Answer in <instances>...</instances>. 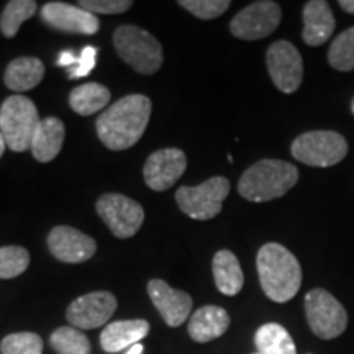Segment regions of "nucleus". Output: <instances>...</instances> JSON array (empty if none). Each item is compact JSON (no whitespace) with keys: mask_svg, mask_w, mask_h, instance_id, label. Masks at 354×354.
<instances>
[{"mask_svg":"<svg viewBox=\"0 0 354 354\" xmlns=\"http://www.w3.org/2000/svg\"><path fill=\"white\" fill-rule=\"evenodd\" d=\"M95 209L117 238H131L145 221L143 207L122 194H104L97 201Z\"/></svg>","mask_w":354,"mask_h":354,"instance_id":"1a4fd4ad","label":"nucleus"},{"mask_svg":"<svg viewBox=\"0 0 354 354\" xmlns=\"http://www.w3.org/2000/svg\"><path fill=\"white\" fill-rule=\"evenodd\" d=\"M339 7H342L344 12L354 15V0H339Z\"/></svg>","mask_w":354,"mask_h":354,"instance_id":"72a5a7b5","label":"nucleus"},{"mask_svg":"<svg viewBox=\"0 0 354 354\" xmlns=\"http://www.w3.org/2000/svg\"><path fill=\"white\" fill-rule=\"evenodd\" d=\"M305 315L310 330L322 339H335L348 326V313L328 290L313 289L305 295Z\"/></svg>","mask_w":354,"mask_h":354,"instance_id":"6e6552de","label":"nucleus"},{"mask_svg":"<svg viewBox=\"0 0 354 354\" xmlns=\"http://www.w3.org/2000/svg\"><path fill=\"white\" fill-rule=\"evenodd\" d=\"M143 344L141 343H138V344H135V346H131L130 349H128L127 351V354H143Z\"/></svg>","mask_w":354,"mask_h":354,"instance_id":"f704fd0d","label":"nucleus"},{"mask_svg":"<svg viewBox=\"0 0 354 354\" xmlns=\"http://www.w3.org/2000/svg\"><path fill=\"white\" fill-rule=\"evenodd\" d=\"M230 194L227 177L215 176L201 185H183L176 192V202L185 215L194 220H212L221 212Z\"/></svg>","mask_w":354,"mask_h":354,"instance_id":"0eeeda50","label":"nucleus"},{"mask_svg":"<svg viewBox=\"0 0 354 354\" xmlns=\"http://www.w3.org/2000/svg\"><path fill=\"white\" fill-rule=\"evenodd\" d=\"M187 169V158L179 148H165L154 151L143 167L145 183L149 189L162 192L172 187Z\"/></svg>","mask_w":354,"mask_h":354,"instance_id":"ddd939ff","label":"nucleus"},{"mask_svg":"<svg viewBox=\"0 0 354 354\" xmlns=\"http://www.w3.org/2000/svg\"><path fill=\"white\" fill-rule=\"evenodd\" d=\"M39 122L38 110L28 97L10 95L0 107V133L15 153L32 149Z\"/></svg>","mask_w":354,"mask_h":354,"instance_id":"39448f33","label":"nucleus"},{"mask_svg":"<svg viewBox=\"0 0 354 354\" xmlns=\"http://www.w3.org/2000/svg\"><path fill=\"white\" fill-rule=\"evenodd\" d=\"M269 76L284 94H294L304 79V61L297 48L289 41L272 43L266 53Z\"/></svg>","mask_w":354,"mask_h":354,"instance_id":"9b49d317","label":"nucleus"},{"mask_svg":"<svg viewBox=\"0 0 354 354\" xmlns=\"http://www.w3.org/2000/svg\"><path fill=\"white\" fill-rule=\"evenodd\" d=\"M148 294L159 315L169 326H180L192 312L194 302L187 292L172 289L161 279H151L148 282Z\"/></svg>","mask_w":354,"mask_h":354,"instance_id":"dca6fc26","label":"nucleus"},{"mask_svg":"<svg viewBox=\"0 0 354 354\" xmlns=\"http://www.w3.org/2000/svg\"><path fill=\"white\" fill-rule=\"evenodd\" d=\"M50 343L57 354H91V342L74 326H61L53 331Z\"/></svg>","mask_w":354,"mask_h":354,"instance_id":"a878e982","label":"nucleus"},{"mask_svg":"<svg viewBox=\"0 0 354 354\" xmlns=\"http://www.w3.org/2000/svg\"><path fill=\"white\" fill-rule=\"evenodd\" d=\"M113 46L118 56L136 73L149 76L161 69L165 59L161 43L140 26H118L113 33Z\"/></svg>","mask_w":354,"mask_h":354,"instance_id":"20e7f679","label":"nucleus"},{"mask_svg":"<svg viewBox=\"0 0 354 354\" xmlns=\"http://www.w3.org/2000/svg\"><path fill=\"white\" fill-rule=\"evenodd\" d=\"M95 59H97V48L86 46L81 51V56L77 57V63L71 69H68V77L81 79V77L88 76V74L92 73V69L95 68Z\"/></svg>","mask_w":354,"mask_h":354,"instance_id":"2f4dec72","label":"nucleus"},{"mask_svg":"<svg viewBox=\"0 0 354 354\" xmlns=\"http://www.w3.org/2000/svg\"><path fill=\"white\" fill-rule=\"evenodd\" d=\"M30 266V253L21 246L0 248V279H13L24 274Z\"/></svg>","mask_w":354,"mask_h":354,"instance_id":"cd10ccee","label":"nucleus"},{"mask_svg":"<svg viewBox=\"0 0 354 354\" xmlns=\"http://www.w3.org/2000/svg\"><path fill=\"white\" fill-rule=\"evenodd\" d=\"M230 315L225 308L216 305H205L196 310L189 320V335L194 342L209 343L227 333Z\"/></svg>","mask_w":354,"mask_h":354,"instance_id":"a211bd4d","label":"nucleus"},{"mask_svg":"<svg viewBox=\"0 0 354 354\" xmlns=\"http://www.w3.org/2000/svg\"><path fill=\"white\" fill-rule=\"evenodd\" d=\"M6 148H7V143H6V140H3L2 133H0V158H2V154H3V151H6Z\"/></svg>","mask_w":354,"mask_h":354,"instance_id":"c9c22d12","label":"nucleus"},{"mask_svg":"<svg viewBox=\"0 0 354 354\" xmlns=\"http://www.w3.org/2000/svg\"><path fill=\"white\" fill-rule=\"evenodd\" d=\"M43 339L37 333H12L7 335L0 343L2 354H43Z\"/></svg>","mask_w":354,"mask_h":354,"instance_id":"c85d7f7f","label":"nucleus"},{"mask_svg":"<svg viewBox=\"0 0 354 354\" xmlns=\"http://www.w3.org/2000/svg\"><path fill=\"white\" fill-rule=\"evenodd\" d=\"M41 20L53 30L64 33L95 35L100 28V21L94 13L84 10L79 6L66 2H48L39 12Z\"/></svg>","mask_w":354,"mask_h":354,"instance_id":"4468645a","label":"nucleus"},{"mask_svg":"<svg viewBox=\"0 0 354 354\" xmlns=\"http://www.w3.org/2000/svg\"><path fill=\"white\" fill-rule=\"evenodd\" d=\"M64 123L56 117H48L39 122L32 143L33 158L39 162H50L59 154L64 143Z\"/></svg>","mask_w":354,"mask_h":354,"instance_id":"aec40b11","label":"nucleus"},{"mask_svg":"<svg viewBox=\"0 0 354 354\" xmlns=\"http://www.w3.org/2000/svg\"><path fill=\"white\" fill-rule=\"evenodd\" d=\"M282 19L279 3L271 0H259L236 13L230 24V32L234 38L254 41L269 37L277 28Z\"/></svg>","mask_w":354,"mask_h":354,"instance_id":"9d476101","label":"nucleus"},{"mask_svg":"<svg viewBox=\"0 0 354 354\" xmlns=\"http://www.w3.org/2000/svg\"><path fill=\"white\" fill-rule=\"evenodd\" d=\"M151 117V100L146 95L122 97L100 113L95 128L102 143L112 151H123L140 141Z\"/></svg>","mask_w":354,"mask_h":354,"instance_id":"f257e3e1","label":"nucleus"},{"mask_svg":"<svg viewBox=\"0 0 354 354\" xmlns=\"http://www.w3.org/2000/svg\"><path fill=\"white\" fill-rule=\"evenodd\" d=\"M253 354H258V353H253Z\"/></svg>","mask_w":354,"mask_h":354,"instance_id":"4c0bfd02","label":"nucleus"},{"mask_svg":"<svg viewBox=\"0 0 354 354\" xmlns=\"http://www.w3.org/2000/svg\"><path fill=\"white\" fill-rule=\"evenodd\" d=\"M258 354H297L289 331L279 323H266L254 335Z\"/></svg>","mask_w":354,"mask_h":354,"instance_id":"b1692460","label":"nucleus"},{"mask_svg":"<svg viewBox=\"0 0 354 354\" xmlns=\"http://www.w3.org/2000/svg\"><path fill=\"white\" fill-rule=\"evenodd\" d=\"M212 271H214L215 286L223 295L233 297L240 294L245 284V276H243L240 261L232 251L221 250L214 256L212 263Z\"/></svg>","mask_w":354,"mask_h":354,"instance_id":"412c9836","label":"nucleus"},{"mask_svg":"<svg viewBox=\"0 0 354 354\" xmlns=\"http://www.w3.org/2000/svg\"><path fill=\"white\" fill-rule=\"evenodd\" d=\"M117 310V299L107 290L91 292L74 300L68 307L66 318L74 328L94 330L105 325Z\"/></svg>","mask_w":354,"mask_h":354,"instance_id":"f8f14e48","label":"nucleus"},{"mask_svg":"<svg viewBox=\"0 0 354 354\" xmlns=\"http://www.w3.org/2000/svg\"><path fill=\"white\" fill-rule=\"evenodd\" d=\"M351 110H353V115H354V99H353V102H351Z\"/></svg>","mask_w":354,"mask_h":354,"instance_id":"e433bc0d","label":"nucleus"},{"mask_svg":"<svg viewBox=\"0 0 354 354\" xmlns=\"http://www.w3.org/2000/svg\"><path fill=\"white\" fill-rule=\"evenodd\" d=\"M44 77V64L38 57H17L7 66L6 86L13 92H25L32 91L43 81Z\"/></svg>","mask_w":354,"mask_h":354,"instance_id":"4be33fe9","label":"nucleus"},{"mask_svg":"<svg viewBox=\"0 0 354 354\" xmlns=\"http://www.w3.org/2000/svg\"><path fill=\"white\" fill-rule=\"evenodd\" d=\"M256 266L266 297L276 304H286L297 295L302 286V268L286 246L266 243L261 246Z\"/></svg>","mask_w":354,"mask_h":354,"instance_id":"f03ea898","label":"nucleus"},{"mask_svg":"<svg viewBox=\"0 0 354 354\" xmlns=\"http://www.w3.org/2000/svg\"><path fill=\"white\" fill-rule=\"evenodd\" d=\"M77 6L97 17L117 15V13L127 12L133 6V2H130V0H81Z\"/></svg>","mask_w":354,"mask_h":354,"instance_id":"7c9ffc66","label":"nucleus"},{"mask_svg":"<svg viewBox=\"0 0 354 354\" xmlns=\"http://www.w3.org/2000/svg\"><path fill=\"white\" fill-rule=\"evenodd\" d=\"M290 153L302 165L330 167L346 158L348 141L336 131H307L292 141Z\"/></svg>","mask_w":354,"mask_h":354,"instance_id":"423d86ee","label":"nucleus"},{"mask_svg":"<svg viewBox=\"0 0 354 354\" xmlns=\"http://www.w3.org/2000/svg\"><path fill=\"white\" fill-rule=\"evenodd\" d=\"M149 333L146 320H120L105 326L100 333V346L107 353H118L138 344Z\"/></svg>","mask_w":354,"mask_h":354,"instance_id":"6ab92c4d","label":"nucleus"},{"mask_svg":"<svg viewBox=\"0 0 354 354\" xmlns=\"http://www.w3.org/2000/svg\"><path fill=\"white\" fill-rule=\"evenodd\" d=\"M328 63L331 68L342 73L354 71V26L339 33L331 43Z\"/></svg>","mask_w":354,"mask_h":354,"instance_id":"bb28decb","label":"nucleus"},{"mask_svg":"<svg viewBox=\"0 0 354 354\" xmlns=\"http://www.w3.org/2000/svg\"><path fill=\"white\" fill-rule=\"evenodd\" d=\"M37 7L35 0H12V2H8L2 15H0V30H2L3 37H15L20 26L35 15Z\"/></svg>","mask_w":354,"mask_h":354,"instance_id":"393cba45","label":"nucleus"},{"mask_svg":"<svg viewBox=\"0 0 354 354\" xmlns=\"http://www.w3.org/2000/svg\"><path fill=\"white\" fill-rule=\"evenodd\" d=\"M110 97L112 94L107 87L102 84L88 82L71 91L69 105L76 113L87 117V115H94L105 109V105L110 102Z\"/></svg>","mask_w":354,"mask_h":354,"instance_id":"5701e85b","label":"nucleus"},{"mask_svg":"<svg viewBox=\"0 0 354 354\" xmlns=\"http://www.w3.org/2000/svg\"><path fill=\"white\" fill-rule=\"evenodd\" d=\"M302 38L308 46H322L335 32L333 12L325 0H310L304 7Z\"/></svg>","mask_w":354,"mask_h":354,"instance_id":"f3484780","label":"nucleus"},{"mask_svg":"<svg viewBox=\"0 0 354 354\" xmlns=\"http://www.w3.org/2000/svg\"><path fill=\"white\" fill-rule=\"evenodd\" d=\"M179 6L196 15L197 19L214 20L223 15L232 6V2L230 0H180Z\"/></svg>","mask_w":354,"mask_h":354,"instance_id":"c756f323","label":"nucleus"},{"mask_svg":"<svg viewBox=\"0 0 354 354\" xmlns=\"http://www.w3.org/2000/svg\"><path fill=\"white\" fill-rule=\"evenodd\" d=\"M48 248L57 261L68 264L86 263L95 254L97 243L88 234L73 227L59 225L51 230L48 236Z\"/></svg>","mask_w":354,"mask_h":354,"instance_id":"2eb2a0df","label":"nucleus"},{"mask_svg":"<svg viewBox=\"0 0 354 354\" xmlns=\"http://www.w3.org/2000/svg\"><path fill=\"white\" fill-rule=\"evenodd\" d=\"M76 63H77V57L74 56L73 51H63L59 55V59H57V64L63 66L66 69H71Z\"/></svg>","mask_w":354,"mask_h":354,"instance_id":"473e14b6","label":"nucleus"},{"mask_svg":"<svg viewBox=\"0 0 354 354\" xmlns=\"http://www.w3.org/2000/svg\"><path fill=\"white\" fill-rule=\"evenodd\" d=\"M299 169L281 159H263L243 172L238 192L250 202H269L286 196L297 184Z\"/></svg>","mask_w":354,"mask_h":354,"instance_id":"7ed1b4c3","label":"nucleus"}]
</instances>
